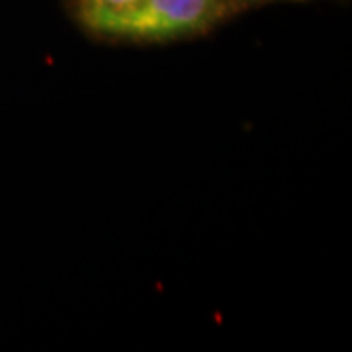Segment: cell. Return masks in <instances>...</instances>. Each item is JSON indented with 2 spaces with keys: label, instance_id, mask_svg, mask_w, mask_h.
Instances as JSON below:
<instances>
[{
  "label": "cell",
  "instance_id": "cell-1",
  "mask_svg": "<svg viewBox=\"0 0 352 352\" xmlns=\"http://www.w3.org/2000/svg\"><path fill=\"white\" fill-rule=\"evenodd\" d=\"M226 12L227 0H139L124 10H80V16L104 36L170 39L204 32Z\"/></svg>",
  "mask_w": 352,
  "mask_h": 352
},
{
  "label": "cell",
  "instance_id": "cell-2",
  "mask_svg": "<svg viewBox=\"0 0 352 352\" xmlns=\"http://www.w3.org/2000/svg\"><path fill=\"white\" fill-rule=\"evenodd\" d=\"M139 0H80V10H124Z\"/></svg>",
  "mask_w": 352,
  "mask_h": 352
},
{
  "label": "cell",
  "instance_id": "cell-3",
  "mask_svg": "<svg viewBox=\"0 0 352 352\" xmlns=\"http://www.w3.org/2000/svg\"><path fill=\"white\" fill-rule=\"evenodd\" d=\"M298 2H300V0H298Z\"/></svg>",
  "mask_w": 352,
  "mask_h": 352
}]
</instances>
